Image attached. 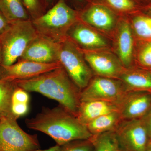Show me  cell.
Instances as JSON below:
<instances>
[{"label": "cell", "mask_w": 151, "mask_h": 151, "mask_svg": "<svg viewBox=\"0 0 151 151\" xmlns=\"http://www.w3.org/2000/svg\"><path fill=\"white\" fill-rule=\"evenodd\" d=\"M81 50L94 75L119 79L126 68L111 49Z\"/></svg>", "instance_id": "9"}, {"label": "cell", "mask_w": 151, "mask_h": 151, "mask_svg": "<svg viewBox=\"0 0 151 151\" xmlns=\"http://www.w3.org/2000/svg\"><path fill=\"white\" fill-rule=\"evenodd\" d=\"M128 92L144 91L151 93V70L137 65L126 68L120 78Z\"/></svg>", "instance_id": "16"}, {"label": "cell", "mask_w": 151, "mask_h": 151, "mask_svg": "<svg viewBox=\"0 0 151 151\" xmlns=\"http://www.w3.org/2000/svg\"><path fill=\"white\" fill-rule=\"evenodd\" d=\"M151 108V93L131 91L125 94L119 104L123 120L141 119Z\"/></svg>", "instance_id": "15"}, {"label": "cell", "mask_w": 151, "mask_h": 151, "mask_svg": "<svg viewBox=\"0 0 151 151\" xmlns=\"http://www.w3.org/2000/svg\"><path fill=\"white\" fill-rule=\"evenodd\" d=\"M10 22L0 12V36L7 29Z\"/></svg>", "instance_id": "30"}, {"label": "cell", "mask_w": 151, "mask_h": 151, "mask_svg": "<svg viewBox=\"0 0 151 151\" xmlns=\"http://www.w3.org/2000/svg\"><path fill=\"white\" fill-rule=\"evenodd\" d=\"M67 37L82 50L112 49L110 38L79 20L70 27Z\"/></svg>", "instance_id": "13"}, {"label": "cell", "mask_w": 151, "mask_h": 151, "mask_svg": "<svg viewBox=\"0 0 151 151\" xmlns=\"http://www.w3.org/2000/svg\"><path fill=\"white\" fill-rule=\"evenodd\" d=\"M38 34L30 19L11 22L7 29L0 36L1 65H9L16 62Z\"/></svg>", "instance_id": "4"}, {"label": "cell", "mask_w": 151, "mask_h": 151, "mask_svg": "<svg viewBox=\"0 0 151 151\" xmlns=\"http://www.w3.org/2000/svg\"><path fill=\"white\" fill-rule=\"evenodd\" d=\"M60 43L55 42L39 34L32 41L19 60L41 63L59 62Z\"/></svg>", "instance_id": "14"}, {"label": "cell", "mask_w": 151, "mask_h": 151, "mask_svg": "<svg viewBox=\"0 0 151 151\" xmlns=\"http://www.w3.org/2000/svg\"><path fill=\"white\" fill-rule=\"evenodd\" d=\"M25 122L28 128L46 134L60 146L76 140L89 139L92 136L86 125L60 105L52 108L43 107Z\"/></svg>", "instance_id": "1"}, {"label": "cell", "mask_w": 151, "mask_h": 151, "mask_svg": "<svg viewBox=\"0 0 151 151\" xmlns=\"http://www.w3.org/2000/svg\"><path fill=\"white\" fill-rule=\"evenodd\" d=\"M128 92L120 79L94 75L80 93V101L98 100L120 104Z\"/></svg>", "instance_id": "7"}, {"label": "cell", "mask_w": 151, "mask_h": 151, "mask_svg": "<svg viewBox=\"0 0 151 151\" xmlns=\"http://www.w3.org/2000/svg\"><path fill=\"white\" fill-rule=\"evenodd\" d=\"M1 58H2L1 47V43H0V65H1Z\"/></svg>", "instance_id": "35"}, {"label": "cell", "mask_w": 151, "mask_h": 151, "mask_svg": "<svg viewBox=\"0 0 151 151\" xmlns=\"http://www.w3.org/2000/svg\"><path fill=\"white\" fill-rule=\"evenodd\" d=\"M78 20V11L70 8L65 0H58L46 13L33 19L32 22L39 34L60 43L66 39L69 29Z\"/></svg>", "instance_id": "3"}, {"label": "cell", "mask_w": 151, "mask_h": 151, "mask_svg": "<svg viewBox=\"0 0 151 151\" xmlns=\"http://www.w3.org/2000/svg\"><path fill=\"white\" fill-rule=\"evenodd\" d=\"M119 104L103 100H92L81 102L76 118L86 125L101 116L119 111Z\"/></svg>", "instance_id": "17"}, {"label": "cell", "mask_w": 151, "mask_h": 151, "mask_svg": "<svg viewBox=\"0 0 151 151\" xmlns=\"http://www.w3.org/2000/svg\"><path fill=\"white\" fill-rule=\"evenodd\" d=\"M79 1H82V0H79Z\"/></svg>", "instance_id": "36"}, {"label": "cell", "mask_w": 151, "mask_h": 151, "mask_svg": "<svg viewBox=\"0 0 151 151\" xmlns=\"http://www.w3.org/2000/svg\"><path fill=\"white\" fill-rule=\"evenodd\" d=\"M90 139L94 151H123L115 131L92 135Z\"/></svg>", "instance_id": "22"}, {"label": "cell", "mask_w": 151, "mask_h": 151, "mask_svg": "<svg viewBox=\"0 0 151 151\" xmlns=\"http://www.w3.org/2000/svg\"><path fill=\"white\" fill-rule=\"evenodd\" d=\"M60 146L56 145L55 146L51 147L49 148L46 149V150H42L40 149L35 151H60Z\"/></svg>", "instance_id": "32"}, {"label": "cell", "mask_w": 151, "mask_h": 151, "mask_svg": "<svg viewBox=\"0 0 151 151\" xmlns=\"http://www.w3.org/2000/svg\"><path fill=\"white\" fill-rule=\"evenodd\" d=\"M17 87V84L14 81H6L0 79L1 117L15 118L12 114L11 108L12 97L14 91Z\"/></svg>", "instance_id": "23"}, {"label": "cell", "mask_w": 151, "mask_h": 151, "mask_svg": "<svg viewBox=\"0 0 151 151\" xmlns=\"http://www.w3.org/2000/svg\"><path fill=\"white\" fill-rule=\"evenodd\" d=\"M126 17L137 41H151V15L139 10Z\"/></svg>", "instance_id": "18"}, {"label": "cell", "mask_w": 151, "mask_h": 151, "mask_svg": "<svg viewBox=\"0 0 151 151\" xmlns=\"http://www.w3.org/2000/svg\"><path fill=\"white\" fill-rule=\"evenodd\" d=\"M29 109V103H12V113L14 117L17 119L26 115L28 112Z\"/></svg>", "instance_id": "28"}, {"label": "cell", "mask_w": 151, "mask_h": 151, "mask_svg": "<svg viewBox=\"0 0 151 151\" xmlns=\"http://www.w3.org/2000/svg\"><path fill=\"white\" fill-rule=\"evenodd\" d=\"M0 118H1V116H0Z\"/></svg>", "instance_id": "37"}, {"label": "cell", "mask_w": 151, "mask_h": 151, "mask_svg": "<svg viewBox=\"0 0 151 151\" xmlns=\"http://www.w3.org/2000/svg\"><path fill=\"white\" fill-rule=\"evenodd\" d=\"M146 151H151V140L149 141Z\"/></svg>", "instance_id": "34"}, {"label": "cell", "mask_w": 151, "mask_h": 151, "mask_svg": "<svg viewBox=\"0 0 151 151\" xmlns=\"http://www.w3.org/2000/svg\"><path fill=\"white\" fill-rule=\"evenodd\" d=\"M87 2L105 6L121 17H127L142 6L136 0H86Z\"/></svg>", "instance_id": "20"}, {"label": "cell", "mask_w": 151, "mask_h": 151, "mask_svg": "<svg viewBox=\"0 0 151 151\" xmlns=\"http://www.w3.org/2000/svg\"><path fill=\"white\" fill-rule=\"evenodd\" d=\"M0 12L10 23L30 19L22 0H0Z\"/></svg>", "instance_id": "21"}, {"label": "cell", "mask_w": 151, "mask_h": 151, "mask_svg": "<svg viewBox=\"0 0 151 151\" xmlns=\"http://www.w3.org/2000/svg\"><path fill=\"white\" fill-rule=\"evenodd\" d=\"M115 132L123 151H146L150 139L141 119L123 120Z\"/></svg>", "instance_id": "11"}, {"label": "cell", "mask_w": 151, "mask_h": 151, "mask_svg": "<svg viewBox=\"0 0 151 151\" xmlns=\"http://www.w3.org/2000/svg\"><path fill=\"white\" fill-rule=\"evenodd\" d=\"M17 120L13 118H0V151H35L40 149L37 135L25 132Z\"/></svg>", "instance_id": "6"}, {"label": "cell", "mask_w": 151, "mask_h": 151, "mask_svg": "<svg viewBox=\"0 0 151 151\" xmlns=\"http://www.w3.org/2000/svg\"><path fill=\"white\" fill-rule=\"evenodd\" d=\"M141 120L145 127L149 139L151 140V108Z\"/></svg>", "instance_id": "29"}, {"label": "cell", "mask_w": 151, "mask_h": 151, "mask_svg": "<svg viewBox=\"0 0 151 151\" xmlns=\"http://www.w3.org/2000/svg\"><path fill=\"white\" fill-rule=\"evenodd\" d=\"M142 6L147 5L151 4V0H136Z\"/></svg>", "instance_id": "33"}, {"label": "cell", "mask_w": 151, "mask_h": 151, "mask_svg": "<svg viewBox=\"0 0 151 151\" xmlns=\"http://www.w3.org/2000/svg\"><path fill=\"white\" fill-rule=\"evenodd\" d=\"M58 60L81 91L87 86L94 76L81 49L67 37L60 43Z\"/></svg>", "instance_id": "5"}, {"label": "cell", "mask_w": 151, "mask_h": 151, "mask_svg": "<svg viewBox=\"0 0 151 151\" xmlns=\"http://www.w3.org/2000/svg\"><path fill=\"white\" fill-rule=\"evenodd\" d=\"M112 50L125 68L135 65L137 40L127 17H122L112 38Z\"/></svg>", "instance_id": "10"}, {"label": "cell", "mask_w": 151, "mask_h": 151, "mask_svg": "<svg viewBox=\"0 0 151 151\" xmlns=\"http://www.w3.org/2000/svg\"><path fill=\"white\" fill-rule=\"evenodd\" d=\"M14 81L18 87L28 92H37L57 101L59 105L77 117L81 91L62 66L34 78Z\"/></svg>", "instance_id": "2"}, {"label": "cell", "mask_w": 151, "mask_h": 151, "mask_svg": "<svg viewBox=\"0 0 151 151\" xmlns=\"http://www.w3.org/2000/svg\"><path fill=\"white\" fill-rule=\"evenodd\" d=\"M119 111H115L100 116L92 120L86 125L87 129L92 135L105 132L116 131L123 121Z\"/></svg>", "instance_id": "19"}, {"label": "cell", "mask_w": 151, "mask_h": 151, "mask_svg": "<svg viewBox=\"0 0 151 151\" xmlns=\"http://www.w3.org/2000/svg\"><path fill=\"white\" fill-rule=\"evenodd\" d=\"M60 151H94L92 142L89 139L76 140L60 146Z\"/></svg>", "instance_id": "25"}, {"label": "cell", "mask_w": 151, "mask_h": 151, "mask_svg": "<svg viewBox=\"0 0 151 151\" xmlns=\"http://www.w3.org/2000/svg\"><path fill=\"white\" fill-rule=\"evenodd\" d=\"M122 17L105 6L88 3L78 11V19L112 40Z\"/></svg>", "instance_id": "8"}, {"label": "cell", "mask_w": 151, "mask_h": 151, "mask_svg": "<svg viewBox=\"0 0 151 151\" xmlns=\"http://www.w3.org/2000/svg\"><path fill=\"white\" fill-rule=\"evenodd\" d=\"M61 66L60 62L41 63L18 60L11 65H0V79L12 81L26 80L34 78Z\"/></svg>", "instance_id": "12"}, {"label": "cell", "mask_w": 151, "mask_h": 151, "mask_svg": "<svg viewBox=\"0 0 151 151\" xmlns=\"http://www.w3.org/2000/svg\"><path fill=\"white\" fill-rule=\"evenodd\" d=\"M134 58L135 65L151 70V41H137Z\"/></svg>", "instance_id": "24"}, {"label": "cell", "mask_w": 151, "mask_h": 151, "mask_svg": "<svg viewBox=\"0 0 151 151\" xmlns=\"http://www.w3.org/2000/svg\"><path fill=\"white\" fill-rule=\"evenodd\" d=\"M25 7L28 12L32 16L33 18L35 19L40 16V5L39 0H22Z\"/></svg>", "instance_id": "27"}, {"label": "cell", "mask_w": 151, "mask_h": 151, "mask_svg": "<svg viewBox=\"0 0 151 151\" xmlns=\"http://www.w3.org/2000/svg\"><path fill=\"white\" fill-rule=\"evenodd\" d=\"M141 10L151 15V4L143 6L141 8Z\"/></svg>", "instance_id": "31"}, {"label": "cell", "mask_w": 151, "mask_h": 151, "mask_svg": "<svg viewBox=\"0 0 151 151\" xmlns=\"http://www.w3.org/2000/svg\"><path fill=\"white\" fill-rule=\"evenodd\" d=\"M29 99L28 92L17 86L13 94L12 103H29Z\"/></svg>", "instance_id": "26"}]
</instances>
